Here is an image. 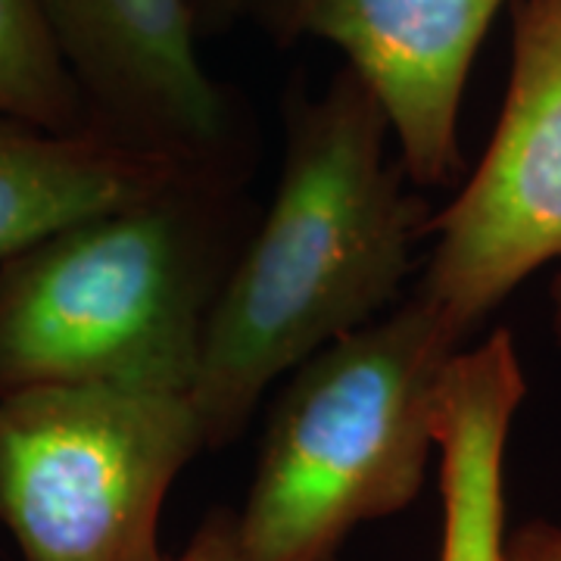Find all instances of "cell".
I'll return each mask as SVG.
<instances>
[{
	"label": "cell",
	"mask_w": 561,
	"mask_h": 561,
	"mask_svg": "<svg viewBox=\"0 0 561 561\" xmlns=\"http://www.w3.org/2000/svg\"><path fill=\"white\" fill-rule=\"evenodd\" d=\"M552 321H556V337H559L561 343V272L559 278H556V284H552Z\"/></svg>",
	"instance_id": "cell-14"
},
{
	"label": "cell",
	"mask_w": 561,
	"mask_h": 561,
	"mask_svg": "<svg viewBox=\"0 0 561 561\" xmlns=\"http://www.w3.org/2000/svg\"><path fill=\"white\" fill-rule=\"evenodd\" d=\"M253 231L243 172L184 169L0 260V397L50 383L191 393Z\"/></svg>",
	"instance_id": "cell-2"
},
{
	"label": "cell",
	"mask_w": 561,
	"mask_h": 561,
	"mask_svg": "<svg viewBox=\"0 0 561 561\" xmlns=\"http://www.w3.org/2000/svg\"><path fill=\"white\" fill-rule=\"evenodd\" d=\"M387 140L381 103L350 66L287 106L275 197L221 284L187 393L206 449L241 437L284 371L400 297L434 216Z\"/></svg>",
	"instance_id": "cell-1"
},
{
	"label": "cell",
	"mask_w": 561,
	"mask_h": 561,
	"mask_svg": "<svg viewBox=\"0 0 561 561\" xmlns=\"http://www.w3.org/2000/svg\"><path fill=\"white\" fill-rule=\"evenodd\" d=\"M524 397L522 356L505 328L446 362L434 393L440 561H505V446Z\"/></svg>",
	"instance_id": "cell-8"
},
{
	"label": "cell",
	"mask_w": 561,
	"mask_h": 561,
	"mask_svg": "<svg viewBox=\"0 0 561 561\" xmlns=\"http://www.w3.org/2000/svg\"><path fill=\"white\" fill-rule=\"evenodd\" d=\"M505 561H561V524L534 518L508 530Z\"/></svg>",
	"instance_id": "cell-12"
},
{
	"label": "cell",
	"mask_w": 561,
	"mask_h": 561,
	"mask_svg": "<svg viewBox=\"0 0 561 561\" xmlns=\"http://www.w3.org/2000/svg\"><path fill=\"white\" fill-rule=\"evenodd\" d=\"M505 0H247L243 13L278 44L316 38L381 103L419 187L459 179L461 98L474 57Z\"/></svg>",
	"instance_id": "cell-7"
},
{
	"label": "cell",
	"mask_w": 561,
	"mask_h": 561,
	"mask_svg": "<svg viewBox=\"0 0 561 561\" xmlns=\"http://www.w3.org/2000/svg\"><path fill=\"white\" fill-rule=\"evenodd\" d=\"M201 449L187 393L106 383L7 393L0 524L22 561H162V505Z\"/></svg>",
	"instance_id": "cell-4"
},
{
	"label": "cell",
	"mask_w": 561,
	"mask_h": 561,
	"mask_svg": "<svg viewBox=\"0 0 561 561\" xmlns=\"http://www.w3.org/2000/svg\"><path fill=\"white\" fill-rule=\"evenodd\" d=\"M431 231L437 247L415 294L465 337L537 268L561 262V0L512 3L500 122Z\"/></svg>",
	"instance_id": "cell-5"
},
{
	"label": "cell",
	"mask_w": 561,
	"mask_h": 561,
	"mask_svg": "<svg viewBox=\"0 0 561 561\" xmlns=\"http://www.w3.org/2000/svg\"><path fill=\"white\" fill-rule=\"evenodd\" d=\"M175 160L94 128L47 131L0 116V260L69 221L144 197L181 175Z\"/></svg>",
	"instance_id": "cell-9"
},
{
	"label": "cell",
	"mask_w": 561,
	"mask_h": 561,
	"mask_svg": "<svg viewBox=\"0 0 561 561\" xmlns=\"http://www.w3.org/2000/svg\"><path fill=\"white\" fill-rule=\"evenodd\" d=\"M0 116L47 131L91 128L84 94L38 0H0Z\"/></svg>",
	"instance_id": "cell-10"
},
{
	"label": "cell",
	"mask_w": 561,
	"mask_h": 561,
	"mask_svg": "<svg viewBox=\"0 0 561 561\" xmlns=\"http://www.w3.org/2000/svg\"><path fill=\"white\" fill-rule=\"evenodd\" d=\"M162 561H234V512H209L179 556H165Z\"/></svg>",
	"instance_id": "cell-11"
},
{
	"label": "cell",
	"mask_w": 561,
	"mask_h": 561,
	"mask_svg": "<svg viewBox=\"0 0 561 561\" xmlns=\"http://www.w3.org/2000/svg\"><path fill=\"white\" fill-rule=\"evenodd\" d=\"M465 341L415 294L300 362L234 515V561H337L359 524L419 500L437 381Z\"/></svg>",
	"instance_id": "cell-3"
},
{
	"label": "cell",
	"mask_w": 561,
	"mask_h": 561,
	"mask_svg": "<svg viewBox=\"0 0 561 561\" xmlns=\"http://www.w3.org/2000/svg\"><path fill=\"white\" fill-rule=\"evenodd\" d=\"M247 0H191L194 22L201 35H221L231 22L238 20Z\"/></svg>",
	"instance_id": "cell-13"
},
{
	"label": "cell",
	"mask_w": 561,
	"mask_h": 561,
	"mask_svg": "<svg viewBox=\"0 0 561 561\" xmlns=\"http://www.w3.org/2000/svg\"><path fill=\"white\" fill-rule=\"evenodd\" d=\"M91 128L181 165L247 172L241 110L206 72L191 0H38Z\"/></svg>",
	"instance_id": "cell-6"
}]
</instances>
